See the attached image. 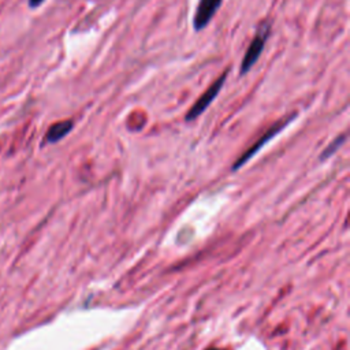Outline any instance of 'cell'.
Returning <instances> with one entry per match:
<instances>
[{
    "mask_svg": "<svg viewBox=\"0 0 350 350\" xmlns=\"http://www.w3.org/2000/svg\"><path fill=\"white\" fill-rule=\"evenodd\" d=\"M296 117H297V114H291L289 118L280 119V120H278L276 123L272 124V126H271V127H269V129L267 130V131H265V133H264L261 137H260L259 140L254 142L253 145L249 146L248 149L243 152L241 156L238 157L237 162L233 164V171H237L238 168L242 167L245 163L249 162V160H250V159H252V157H253L254 155H256V153H257V152H259L260 149H261V148H263V146L267 144V142H269V141L272 140V138H274L276 134H279L280 131L285 129L286 126L290 123L291 120L296 118Z\"/></svg>",
    "mask_w": 350,
    "mask_h": 350,
    "instance_id": "cell-1",
    "label": "cell"
},
{
    "mask_svg": "<svg viewBox=\"0 0 350 350\" xmlns=\"http://www.w3.org/2000/svg\"><path fill=\"white\" fill-rule=\"evenodd\" d=\"M226 77H227V71H225L219 78H216L215 82H214V84H212V85H211V87L208 88L203 95H201V97H200L197 102L194 103L193 106H192V108H190L188 113H186V115H185V120H188V122L194 120L196 118H199L200 115L204 113L207 108L210 107L211 103L214 102L216 97H218L219 92H221V89L223 88V85H225Z\"/></svg>",
    "mask_w": 350,
    "mask_h": 350,
    "instance_id": "cell-2",
    "label": "cell"
},
{
    "mask_svg": "<svg viewBox=\"0 0 350 350\" xmlns=\"http://www.w3.org/2000/svg\"><path fill=\"white\" fill-rule=\"evenodd\" d=\"M269 30L271 29H269L268 23H264V25L260 26L259 32L254 36L252 43L248 47L246 54L243 56L242 65H241V74H246L256 65V62L259 60L260 55L263 54V49L265 47V43H267V38L269 36Z\"/></svg>",
    "mask_w": 350,
    "mask_h": 350,
    "instance_id": "cell-3",
    "label": "cell"
},
{
    "mask_svg": "<svg viewBox=\"0 0 350 350\" xmlns=\"http://www.w3.org/2000/svg\"><path fill=\"white\" fill-rule=\"evenodd\" d=\"M222 4V0H200L199 7L194 14V29L201 30L204 29L208 22L212 19V16L215 15V12L219 10Z\"/></svg>",
    "mask_w": 350,
    "mask_h": 350,
    "instance_id": "cell-4",
    "label": "cell"
},
{
    "mask_svg": "<svg viewBox=\"0 0 350 350\" xmlns=\"http://www.w3.org/2000/svg\"><path fill=\"white\" fill-rule=\"evenodd\" d=\"M73 129V122L71 120H62V122H56L54 123L45 134V140L48 142H58L63 137L69 134Z\"/></svg>",
    "mask_w": 350,
    "mask_h": 350,
    "instance_id": "cell-5",
    "label": "cell"
},
{
    "mask_svg": "<svg viewBox=\"0 0 350 350\" xmlns=\"http://www.w3.org/2000/svg\"><path fill=\"white\" fill-rule=\"evenodd\" d=\"M345 141H346V135L345 134L338 135V137H337V138H335V140L333 141V142H331V144H330V145L327 146L326 149H324V152L322 153V156H320V159H322V160H326L327 157H330L331 155H334L335 152L338 151V148H340V146L342 145V144H344Z\"/></svg>",
    "mask_w": 350,
    "mask_h": 350,
    "instance_id": "cell-6",
    "label": "cell"
},
{
    "mask_svg": "<svg viewBox=\"0 0 350 350\" xmlns=\"http://www.w3.org/2000/svg\"><path fill=\"white\" fill-rule=\"evenodd\" d=\"M43 1L44 0H29V5H30L32 8H34V7H38Z\"/></svg>",
    "mask_w": 350,
    "mask_h": 350,
    "instance_id": "cell-7",
    "label": "cell"
},
{
    "mask_svg": "<svg viewBox=\"0 0 350 350\" xmlns=\"http://www.w3.org/2000/svg\"><path fill=\"white\" fill-rule=\"evenodd\" d=\"M207 350H225V349H218V348H211V349H207Z\"/></svg>",
    "mask_w": 350,
    "mask_h": 350,
    "instance_id": "cell-8",
    "label": "cell"
}]
</instances>
